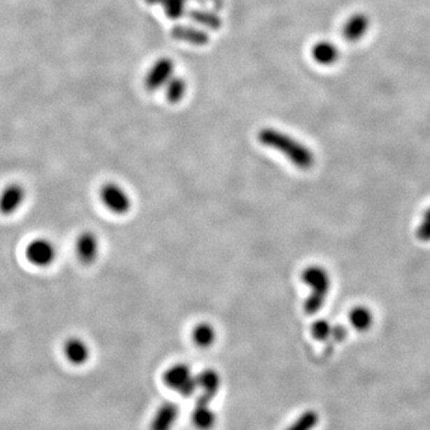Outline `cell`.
I'll list each match as a JSON object with an SVG mask.
<instances>
[{"label":"cell","instance_id":"6da1fadb","mask_svg":"<svg viewBox=\"0 0 430 430\" xmlns=\"http://www.w3.org/2000/svg\"><path fill=\"white\" fill-rule=\"evenodd\" d=\"M258 140L263 146L280 152L298 169L308 170L315 164V155L308 146L279 129L263 128L258 133Z\"/></svg>","mask_w":430,"mask_h":430},{"label":"cell","instance_id":"7a4b0ae2","mask_svg":"<svg viewBox=\"0 0 430 430\" xmlns=\"http://www.w3.org/2000/svg\"><path fill=\"white\" fill-rule=\"evenodd\" d=\"M301 280L311 288V293L303 303V310L308 315L320 312L328 296L331 280L328 271L320 266H310L305 268Z\"/></svg>","mask_w":430,"mask_h":430},{"label":"cell","instance_id":"3957f363","mask_svg":"<svg viewBox=\"0 0 430 430\" xmlns=\"http://www.w3.org/2000/svg\"><path fill=\"white\" fill-rule=\"evenodd\" d=\"M99 197L103 205L106 206L111 213L116 215H124L131 208V196L127 192L114 182H109L102 185L99 190Z\"/></svg>","mask_w":430,"mask_h":430},{"label":"cell","instance_id":"277c9868","mask_svg":"<svg viewBox=\"0 0 430 430\" xmlns=\"http://www.w3.org/2000/svg\"><path fill=\"white\" fill-rule=\"evenodd\" d=\"M164 382L165 385H168L170 389H175L185 397L192 396L197 389L195 377H193L188 366L183 365V364L171 366L165 372Z\"/></svg>","mask_w":430,"mask_h":430},{"label":"cell","instance_id":"5b68a950","mask_svg":"<svg viewBox=\"0 0 430 430\" xmlns=\"http://www.w3.org/2000/svg\"><path fill=\"white\" fill-rule=\"evenodd\" d=\"M25 258L38 268L50 266L57 258V248L47 238H35L25 248Z\"/></svg>","mask_w":430,"mask_h":430},{"label":"cell","instance_id":"8992f818","mask_svg":"<svg viewBox=\"0 0 430 430\" xmlns=\"http://www.w3.org/2000/svg\"><path fill=\"white\" fill-rule=\"evenodd\" d=\"M175 76V62L170 57H160L145 77V87L148 91H158L165 87L169 80Z\"/></svg>","mask_w":430,"mask_h":430},{"label":"cell","instance_id":"52a82bcc","mask_svg":"<svg viewBox=\"0 0 430 430\" xmlns=\"http://www.w3.org/2000/svg\"><path fill=\"white\" fill-rule=\"evenodd\" d=\"M25 200V189L20 183H11L0 193V213L13 215L21 208Z\"/></svg>","mask_w":430,"mask_h":430},{"label":"cell","instance_id":"ba28073f","mask_svg":"<svg viewBox=\"0 0 430 430\" xmlns=\"http://www.w3.org/2000/svg\"><path fill=\"white\" fill-rule=\"evenodd\" d=\"M99 238L91 231L83 232L76 241V254L83 264H92L99 257Z\"/></svg>","mask_w":430,"mask_h":430},{"label":"cell","instance_id":"9c48e42d","mask_svg":"<svg viewBox=\"0 0 430 430\" xmlns=\"http://www.w3.org/2000/svg\"><path fill=\"white\" fill-rule=\"evenodd\" d=\"M369 21L368 16L365 13H355L349 17L342 28V35L348 42H357L362 40L368 33Z\"/></svg>","mask_w":430,"mask_h":430},{"label":"cell","instance_id":"30bf717a","mask_svg":"<svg viewBox=\"0 0 430 430\" xmlns=\"http://www.w3.org/2000/svg\"><path fill=\"white\" fill-rule=\"evenodd\" d=\"M171 36L177 41L185 42L193 45H206L209 42V35L205 29L196 28L192 25L182 24L173 27Z\"/></svg>","mask_w":430,"mask_h":430},{"label":"cell","instance_id":"8fae6325","mask_svg":"<svg viewBox=\"0 0 430 430\" xmlns=\"http://www.w3.org/2000/svg\"><path fill=\"white\" fill-rule=\"evenodd\" d=\"M311 57L320 66H331L340 59V50L331 41H320L312 45Z\"/></svg>","mask_w":430,"mask_h":430},{"label":"cell","instance_id":"7c38bea8","mask_svg":"<svg viewBox=\"0 0 430 430\" xmlns=\"http://www.w3.org/2000/svg\"><path fill=\"white\" fill-rule=\"evenodd\" d=\"M64 354L72 365L82 366L90 357L89 345L77 337H72L64 344Z\"/></svg>","mask_w":430,"mask_h":430},{"label":"cell","instance_id":"4fadbf2b","mask_svg":"<svg viewBox=\"0 0 430 430\" xmlns=\"http://www.w3.org/2000/svg\"><path fill=\"white\" fill-rule=\"evenodd\" d=\"M178 417V408L172 403H164L152 418L150 430H171Z\"/></svg>","mask_w":430,"mask_h":430},{"label":"cell","instance_id":"5bb4252c","mask_svg":"<svg viewBox=\"0 0 430 430\" xmlns=\"http://www.w3.org/2000/svg\"><path fill=\"white\" fill-rule=\"evenodd\" d=\"M195 380L197 389L202 392L200 398L206 401H212V398L217 394L222 385L220 375L213 369H206L203 372H201L197 377H195Z\"/></svg>","mask_w":430,"mask_h":430},{"label":"cell","instance_id":"9a60e30c","mask_svg":"<svg viewBox=\"0 0 430 430\" xmlns=\"http://www.w3.org/2000/svg\"><path fill=\"white\" fill-rule=\"evenodd\" d=\"M193 423L199 430H209L215 424V414L210 409V401L199 398L194 409Z\"/></svg>","mask_w":430,"mask_h":430},{"label":"cell","instance_id":"2e32d148","mask_svg":"<svg viewBox=\"0 0 430 430\" xmlns=\"http://www.w3.org/2000/svg\"><path fill=\"white\" fill-rule=\"evenodd\" d=\"M349 322L352 324V328L357 329V331H367L372 327V312L364 306L354 308L349 313Z\"/></svg>","mask_w":430,"mask_h":430},{"label":"cell","instance_id":"e0dca14e","mask_svg":"<svg viewBox=\"0 0 430 430\" xmlns=\"http://www.w3.org/2000/svg\"><path fill=\"white\" fill-rule=\"evenodd\" d=\"M193 341L199 348H208L215 341V330L210 324H197L193 330Z\"/></svg>","mask_w":430,"mask_h":430},{"label":"cell","instance_id":"ac0fdd59","mask_svg":"<svg viewBox=\"0 0 430 430\" xmlns=\"http://www.w3.org/2000/svg\"><path fill=\"white\" fill-rule=\"evenodd\" d=\"M187 82L180 76H173L165 85V96L170 103H178L187 92Z\"/></svg>","mask_w":430,"mask_h":430},{"label":"cell","instance_id":"d6986e66","mask_svg":"<svg viewBox=\"0 0 430 430\" xmlns=\"http://www.w3.org/2000/svg\"><path fill=\"white\" fill-rule=\"evenodd\" d=\"M190 18L196 24L201 25L202 28L210 29V30H217L222 24V18L217 16V13L205 11V10H194L190 13Z\"/></svg>","mask_w":430,"mask_h":430},{"label":"cell","instance_id":"ffe728a7","mask_svg":"<svg viewBox=\"0 0 430 430\" xmlns=\"http://www.w3.org/2000/svg\"><path fill=\"white\" fill-rule=\"evenodd\" d=\"M318 423H320L318 414L313 410H308L300 415L286 430H313L318 426Z\"/></svg>","mask_w":430,"mask_h":430},{"label":"cell","instance_id":"44dd1931","mask_svg":"<svg viewBox=\"0 0 430 430\" xmlns=\"http://www.w3.org/2000/svg\"><path fill=\"white\" fill-rule=\"evenodd\" d=\"M187 1L188 0H164L162 6L170 20H178L185 13Z\"/></svg>","mask_w":430,"mask_h":430},{"label":"cell","instance_id":"7402d4cb","mask_svg":"<svg viewBox=\"0 0 430 430\" xmlns=\"http://www.w3.org/2000/svg\"><path fill=\"white\" fill-rule=\"evenodd\" d=\"M332 327L328 320H320L313 323L311 334L313 338L318 341H327L331 337Z\"/></svg>","mask_w":430,"mask_h":430},{"label":"cell","instance_id":"603a6c76","mask_svg":"<svg viewBox=\"0 0 430 430\" xmlns=\"http://www.w3.org/2000/svg\"><path fill=\"white\" fill-rule=\"evenodd\" d=\"M416 236L421 242H430V207L427 209L422 222L416 229Z\"/></svg>","mask_w":430,"mask_h":430},{"label":"cell","instance_id":"cb8c5ba5","mask_svg":"<svg viewBox=\"0 0 430 430\" xmlns=\"http://www.w3.org/2000/svg\"><path fill=\"white\" fill-rule=\"evenodd\" d=\"M331 337L334 340L341 342V341H343L347 337V330L342 325H336V327L332 328Z\"/></svg>","mask_w":430,"mask_h":430},{"label":"cell","instance_id":"d4e9b609","mask_svg":"<svg viewBox=\"0 0 430 430\" xmlns=\"http://www.w3.org/2000/svg\"><path fill=\"white\" fill-rule=\"evenodd\" d=\"M164 0H145V3L148 5H162Z\"/></svg>","mask_w":430,"mask_h":430}]
</instances>
